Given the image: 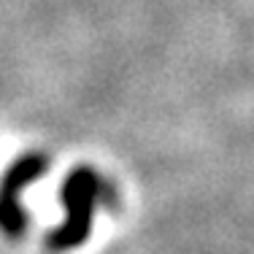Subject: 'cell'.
<instances>
[{"label":"cell","instance_id":"7a4b0ae2","mask_svg":"<svg viewBox=\"0 0 254 254\" xmlns=\"http://www.w3.org/2000/svg\"><path fill=\"white\" fill-rule=\"evenodd\" d=\"M49 171V157L41 152L19 154L0 176V233L19 241L30 230V214L22 205V192Z\"/></svg>","mask_w":254,"mask_h":254},{"label":"cell","instance_id":"6da1fadb","mask_svg":"<svg viewBox=\"0 0 254 254\" xmlns=\"http://www.w3.org/2000/svg\"><path fill=\"white\" fill-rule=\"evenodd\" d=\"M108 190L111 187L103 181V176L95 168L76 165L65 176L63 187H60V203L65 208V222L46 235V241H44L46 249L60 254V252H70L87 244L89 235H92L98 205L106 203L114 208V203L106 197Z\"/></svg>","mask_w":254,"mask_h":254}]
</instances>
